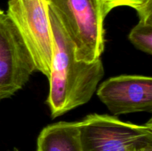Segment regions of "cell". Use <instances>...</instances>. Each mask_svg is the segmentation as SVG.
Wrapping results in <instances>:
<instances>
[{"label": "cell", "instance_id": "8992f818", "mask_svg": "<svg viewBox=\"0 0 152 151\" xmlns=\"http://www.w3.org/2000/svg\"><path fill=\"white\" fill-rule=\"evenodd\" d=\"M97 96L114 115L152 111V78L140 75L112 77L99 85Z\"/></svg>", "mask_w": 152, "mask_h": 151}, {"label": "cell", "instance_id": "30bf717a", "mask_svg": "<svg viewBox=\"0 0 152 151\" xmlns=\"http://www.w3.org/2000/svg\"><path fill=\"white\" fill-rule=\"evenodd\" d=\"M141 151H152V147H148L145 148V149L142 150Z\"/></svg>", "mask_w": 152, "mask_h": 151}, {"label": "cell", "instance_id": "6da1fadb", "mask_svg": "<svg viewBox=\"0 0 152 151\" xmlns=\"http://www.w3.org/2000/svg\"><path fill=\"white\" fill-rule=\"evenodd\" d=\"M54 41L50 89L46 104L53 118L87 103L104 76L100 58L91 62L77 60L75 47L63 27L48 9Z\"/></svg>", "mask_w": 152, "mask_h": 151}, {"label": "cell", "instance_id": "8fae6325", "mask_svg": "<svg viewBox=\"0 0 152 151\" xmlns=\"http://www.w3.org/2000/svg\"><path fill=\"white\" fill-rule=\"evenodd\" d=\"M14 151H19V150H14Z\"/></svg>", "mask_w": 152, "mask_h": 151}, {"label": "cell", "instance_id": "9c48e42d", "mask_svg": "<svg viewBox=\"0 0 152 151\" xmlns=\"http://www.w3.org/2000/svg\"><path fill=\"white\" fill-rule=\"evenodd\" d=\"M102 16L106 17L114 8L128 6L135 9L140 19L152 17V0H100Z\"/></svg>", "mask_w": 152, "mask_h": 151}, {"label": "cell", "instance_id": "52a82bcc", "mask_svg": "<svg viewBox=\"0 0 152 151\" xmlns=\"http://www.w3.org/2000/svg\"><path fill=\"white\" fill-rule=\"evenodd\" d=\"M37 151H83L78 121H60L45 127L37 139Z\"/></svg>", "mask_w": 152, "mask_h": 151}, {"label": "cell", "instance_id": "7a4b0ae2", "mask_svg": "<svg viewBox=\"0 0 152 151\" xmlns=\"http://www.w3.org/2000/svg\"><path fill=\"white\" fill-rule=\"evenodd\" d=\"M47 2L74 44L77 60L91 62L100 58L105 47V18L100 0H47Z\"/></svg>", "mask_w": 152, "mask_h": 151}, {"label": "cell", "instance_id": "3957f363", "mask_svg": "<svg viewBox=\"0 0 152 151\" xmlns=\"http://www.w3.org/2000/svg\"><path fill=\"white\" fill-rule=\"evenodd\" d=\"M83 151H141L152 147V120L143 125L109 115L91 114L78 121Z\"/></svg>", "mask_w": 152, "mask_h": 151}, {"label": "cell", "instance_id": "ba28073f", "mask_svg": "<svg viewBox=\"0 0 152 151\" xmlns=\"http://www.w3.org/2000/svg\"><path fill=\"white\" fill-rule=\"evenodd\" d=\"M129 38L132 44L142 52L152 53V17L140 19L132 30Z\"/></svg>", "mask_w": 152, "mask_h": 151}, {"label": "cell", "instance_id": "5b68a950", "mask_svg": "<svg viewBox=\"0 0 152 151\" xmlns=\"http://www.w3.org/2000/svg\"><path fill=\"white\" fill-rule=\"evenodd\" d=\"M36 70L17 28L0 8V101L22 89Z\"/></svg>", "mask_w": 152, "mask_h": 151}, {"label": "cell", "instance_id": "277c9868", "mask_svg": "<svg viewBox=\"0 0 152 151\" xmlns=\"http://www.w3.org/2000/svg\"><path fill=\"white\" fill-rule=\"evenodd\" d=\"M7 14L23 38L36 70L49 78L54 41L47 0H9Z\"/></svg>", "mask_w": 152, "mask_h": 151}]
</instances>
